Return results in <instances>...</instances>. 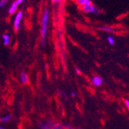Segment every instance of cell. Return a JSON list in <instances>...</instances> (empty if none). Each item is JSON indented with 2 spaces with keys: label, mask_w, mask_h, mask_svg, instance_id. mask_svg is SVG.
Returning <instances> with one entry per match:
<instances>
[{
  "label": "cell",
  "mask_w": 129,
  "mask_h": 129,
  "mask_svg": "<svg viewBox=\"0 0 129 129\" xmlns=\"http://www.w3.org/2000/svg\"><path fill=\"white\" fill-rule=\"evenodd\" d=\"M49 18H50V11L48 9H45L42 16L41 28H40V38H41L40 45L42 47L45 45V41H46V37L47 35V30H48V24H49Z\"/></svg>",
  "instance_id": "1"
},
{
  "label": "cell",
  "mask_w": 129,
  "mask_h": 129,
  "mask_svg": "<svg viewBox=\"0 0 129 129\" xmlns=\"http://www.w3.org/2000/svg\"><path fill=\"white\" fill-rule=\"evenodd\" d=\"M23 18V11H18L14 14V19L12 21L13 28L15 31H18L21 25V22Z\"/></svg>",
  "instance_id": "2"
},
{
  "label": "cell",
  "mask_w": 129,
  "mask_h": 129,
  "mask_svg": "<svg viewBox=\"0 0 129 129\" xmlns=\"http://www.w3.org/2000/svg\"><path fill=\"white\" fill-rule=\"evenodd\" d=\"M39 125L40 129H63V124L54 123L50 120H47V123L40 122Z\"/></svg>",
  "instance_id": "3"
},
{
  "label": "cell",
  "mask_w": 129,
  "mask_h": 129,
  "mask_svg": "<svg viewBox=\"0 0 129 129\" xmlns=\"http://www.w3.org/2000/svg\"><path fill=\"white\" fill-rule=\"evenodd\" d=\"M82 11L86 13V14H91V15H98L100 13V10L99 9L95 6L93 3H91L90 5L86 6L83 8H81Z\"/></svg>",
  "instance_id": "4"
},
{
  "label": "cell",
  "mask_w": 129,
  "mask_h": 129,
  "mask_svg": "<svg viewBox=\"0 0 129 129\" xmlns=\"http://www.w3.org/2000/svg\"><path fill=\"white\" fill-rule=\"evenodd\" d=\"M18 7H19V5H18L16 3H15V1L12 2V3L10 4L9 7V9H8V13H9V15H14L15 12H17Z\"/></svg>",
  "instance_id": "5"
},
{
  "label": "cell",
  "mask_w": 129,
  "mask_h": 129,
  "mask_svg": "<svg viewBox=\"0 0 129 129\" xmlns=\"http://www.w3.org/2000/svg\"><path fill=\"white\" fill-rule=\"evenodd\" d=\"M74 2L80 8H83V7L88 6V5H90L92 3L91 0H74Z\"/></svg>",
  "instance_id": "6"
},
{
  "label": "cell",
  "mask_w": 129,
  "mask_h": 129,
  "mask_svg": "<svg viewBox=\"0 0 129 129\" xmlns=\"http://www.w3.org/2000/svg\"><path fill=\"white\" fill-rule=\"evenodd\" d=\"M103 82V79L102 78L99 76H94L92 78V84L95 86H100Z\"/></svg>",
  "instance_id": "7"
},
{
  "label": "cell",
  "mask_w": 129,
  "mask_h": 129,
  "mask_svg": "<svg viewBox=\"0 0 129 129\" xmlns=\"http://www.w3.org/2000/svg\"><path fill=\"white\" fill-rule=\"evenodd\" d=\"M10 36L8 33H6L3 36V44L5 45H9L10 43Z\"/></svg>",
  "instance_id": "8"
},
{
  "label": "cell",
  "mask_w": 129,
  "mask_h": 129,
  "mask_svg": "<svg viewBox=\"0 0 129 129\" xmlns=\"http://www.w3.org/2000/svg\"><path fill=\"white\" fill-rule=\"evenodd\" d=\"M99 29L101 31H106V32H113V31H115L114 28L110 27V26H107V25H102V26L99 27Z\"/></svg>",
  "instance_id": "9"
},
{
  "label": "cell",
  "mask_w": 129,
  "mask_h": 129,
  "mask_svg": "<svg viewBox=\"0 0 129 129\" xmlns=\"http://www.w3.org/2000/svg\"><path fill=\"white\" fill-rule=\"evenodd\" d=\"M20 81L23 84H26L28 82V75L26 72H23L20 74Z\"/></svg>",
  "instance_id": "10"
},
{
  "label": "cell",
  "mask_w": 129,
  "mask_h": 129,
  "mask_svg": "<svg viewBox=\"0 0 129 129\" xmlns=\"http://www.w3.org/2000/svg\"><path fill=\"white\" fill-rule=\"evenodd\" d=\"M107 41L108 44L110 45H115V40L114 37H113V36H107Z\"/></svg>",
  "instance_id": "11"
},
{
  "label": "cell",
  "mask_w": 129,
  "mask_h": 129,
  "mask_svg": "<svg viewBox=\"0 0 129 129\" xmlns=\"http://www.w3.org/2000/svg\"><path fill=\"white\" fill-rule=\"evenodd\" d=\"M8 2H9V0H0V9L4 8L8 3Z\"/></svg>",
  "instance_id": "12"
},
{
  "label": "cell",
  "mask_w": 129,
  "mask_h": 129,
  "mask_svg": "<svg viewBox=\"0 0 129 129\" xmlns=\"http://www.w3.org/2000/svg\"><path fill=\"white\" fill-rule=\"evenodd\" d=\"M10 119H11V116H10V115H6V116L3 117V118L1 119V121H2L3 122H6V121H9Z\"/></svg>",
  "instance_id": "13"
},
{
  "label": "cell",
  "mask_w": 129,
  "mask_h": 129,
  "mask_svg": "<svg viewBox=\"0 0 129 129\" xmlns=\"http://www.w3.org/2000/svg\"><path fill=\"white\" fill-rule=\"evenodd\" d=\"M62 1H63V0H51V3H53V4H59Z\"/></svg>",
  "instance_id": "14"
},
{
  "label": "cell",
  "mask_w": 129,
  "mask_h": 129,
  "mask_svg": "<svg viewBox=\"0 0 129 129\" xmlns=\"http://www.w3.org/2000/svg\"><path fill=\"white\" fill-rule=\"evenodd\" d=\"M15 3H16L20 6V5H21L24 2V0H15Z\"/></svg>",
  "instance_id": "15"
},
{
  "label": "cell",
  "mask_w": 129,
  "mask_h": 129,
  "mask_svg": "<svg viewBox=\"0 0 129 129\" xmlns=\"http://www.w3.org/2000/svg\"><path fill=\"white\" fill-rule=\"evenodd\" d=\"M63 127H66L67 129H73V127L72 126H70V125H67V124H63Z\"/></svg>",
  "instance_id": "16"
},
{
  "label": "cell",
  "mask_w": 129,
  "mask_h": 129,
  "mask_svg": "<svg viewBox=\"0 0 129 129\" xmlns=\"http://www.w3.org/2000/svg\"><path fill=\"white\" fill-rule=\"evenodd\" d=\"M124 103L126 104V107L128 108H129V101H128V100H125V101H124Z\"/></svg>",
  "instance_id": "17"
},
{
  "label": "cell",
  "mask_w": 129,
  "mask_h": 129,
  "mask_svg": "<svg viewBox=\"0 0 129 129\" xmlns=\"http://www.w3.org/2000/svg\"><path fill=\"white\" fill-rule=\"evenodd\" d=\"M71 96H72V97H76V94H75L74 92H72V93H71Z\"/></svg>",
  "instance_id": "18"
},
{
  "label": "cell",
  "mask_w": 129,
  "mask_h": 129,
  "mask_svg": "<svg viewBox=\"0 0 129 129\" xmlns=\"http://www.w3.org/2000/svg\"><path fill=\"white\" fill-rule=\"evenodd\" d=\"M0 129H5L3 127H1V126H0Z\"/></svg>",
  "instance_id": "19"
}]
</instances>
